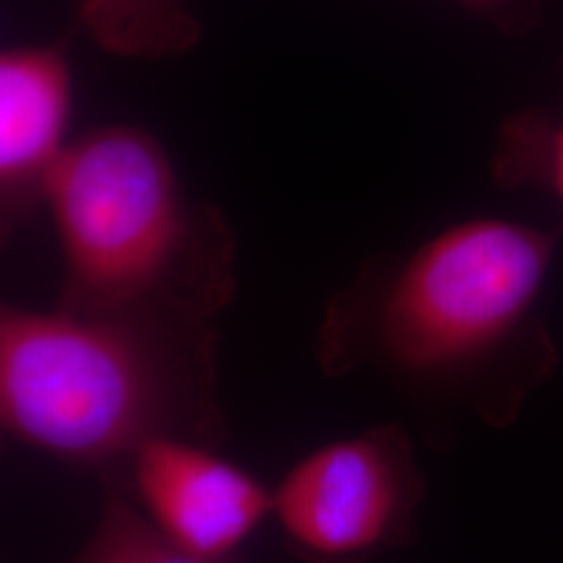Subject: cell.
<instances>
[{
	"label": "cell",
	"instance_id": "obj_8",
	"mask_svg": "<svg viewBox=\"0 0 563 563\" xmlns=\"http://www.w3.org/2000/svg\"><path fill=\"white\" fill-rule=\"evenodd\" d=\"M67 563H241L205 560L169 543L120 490L102 486V509L88 543Z\"/></svg>",
	"mask_w": 563,
	"mask_h": 563
},
{
	"label": "cell",
	"instance_id": "obj_1",
	"mask_svg": "<svg viewBox=\"0 0 563 563\" xmlns=\"http://www.w3.org/2000/svg\"><path fill=\"white\" fill-rule=\"evenodd\" d=\"M551 253L547 234L511 220L446 228L388 280L330 305L323 369L344 374L369 363L505 426L551 360L534 316Z\"/></svg>",
	"mask_w": 563,
	"mask_h": 563
},
{
	"label": "cell",
	"instance_id": "obj_7",
	"mask_svg": "<svg viewBox=\"0 0 563 563\" xmlns=\"http://www.w3.org/2000/svg\"><path fill=\"white\" fill-rule=\"evenodd\" d=\"M81 23L107 53L162 59L199 41L188 0H78Z\"/></svg>",
	"mask_w": 563,
	"mask_h": 563
},
{
	"label": "cell",
	"instance_id": "obj_6",
	"mask_svg": "<svg viewBox=\"0 0 563 563\" xmlns=\"http://www.w3.org/2000/svg\"><path fill=\"white\" fill-rule=\"evenodd\" d=\"M69 71L57 48L21 46L0 57V184L7 205L42 197L63 144Z\"/></svg>",
	"mask_w": 563,
	"mask_h": 563
},
{
	"label": "cell",
	"instance_id": "obj_4",
	"mask_svg": "<svg viewBox=\"0 0 563 563\" xmlns=\"http://www.w3.org/2000/svg\"><path fill=\"white\" fill-rule=\"evenodd\" d=\"M272 516L305 563H367L411 543L423 478L397 426L323 444L295 463Z\"/></svg>",
	"mask_w": 563,
	"mask_h": 563
},
{
	"label": "cell",
	"instance_id": "obj_9",
	"mask_svg": "<svg viewBox=\"0 0 563 563\" xmlns=\"http://www.w3.org/2000/svg\"><path fill=\"white\" fill-rule=\"evenodd\" d=\"M541 141L539 172L543 174L544 184L563 209V113L555 123L544 125Z\"/></svg>",
	"mask_w": 563,
	"mask_h": 563
},
{
	"label": "cell",
	"instance_id": "obj_10",
	"mask_svg": "<svg viewBox=\"0 0 563 563\" xmlns=\"http://www.w3.org/2000/svg\"><path fill=\"white\" fill-rule=\"evenodd\" d=\"M465 4H472V7H490L495 0H462Z\"/></svg>",
	"mask_w": 563,
	"mask_h": 563
},
{
	"label": "cell",
	"instance_id": "obj_5",
	"mask_svg": "<svg viewBox=\"0 0 563 563\" xmlns=\"http://www.w3.org/2000/svg\"><path fill=\"white\" fill-rule=\"evenodd\" d=\"M218 449L181 439H151L102 478L125 495L155 530L181 551L232 560L272 516L274 495Z\"/></svg>",
	"mask_w": 563,
	"mask_h": 563
},
{
	"label": "cell",
	"instance_id": "obj_2",
	"mask_svg": "<svg viewBox=\"0 0 563 563\" xmlns=\"http://www.w3.org/2000/svg\"><path fill=\"white\" fill-rule=\"evenodd\" d=\"M213 353V323L201 320L2 307V426L99 481L151 439L220 449Z\"/></svg>",
	"mask_w": 563,
	"mask_h": 563
},
{
	"label": "cell",
	"instance_id": "obj_3",
	"mask_svg": "<svg viewBox=\"0 0 563 563\" xmlns=\"http://www.w3.org/2000/svg\"><path fill=\"white\" fill-rule=\"evenodd\" d=\"M44 201L63 253V311L211 322L230 301L222 223L192 213L141 130L111 125L67 144Z\"/></svg>",
	"mask_w": 563,
	"mask_h": 563
}]
</instances>
